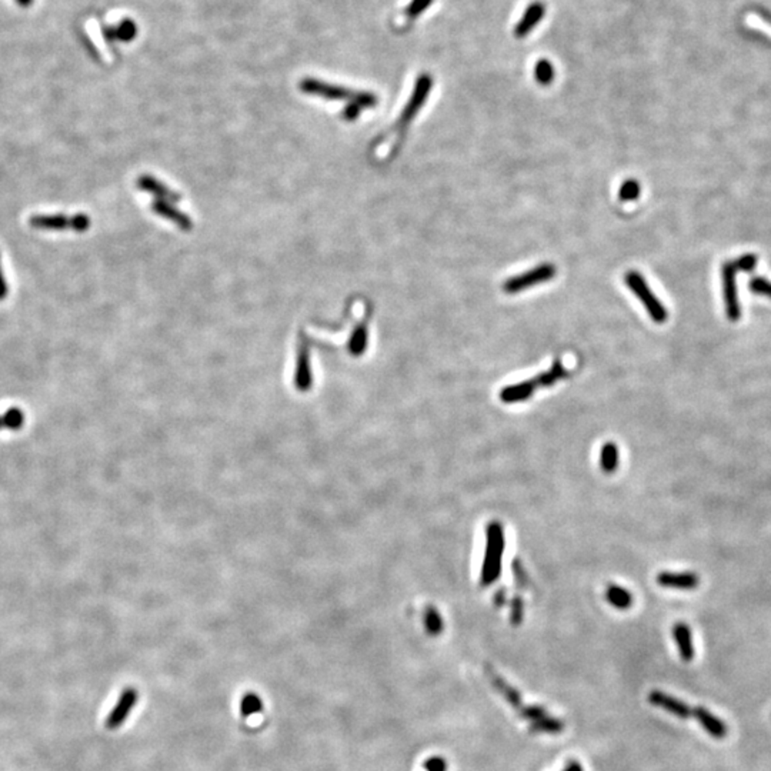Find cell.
<instances>
[{
    "label": "cell",
    "mask_w": 771,
    "mask_h": 771,
    "mask_svg": "<svg viewBox=\"0 0 771 771\" xmlns=\"http://www.w3.org/2000/svg\"><path fill=\"white\" fill-rule=\"evenodd\" d=\"M673 637L677 643V649L682 662H691L694 658V646H693V635L691 630L685 623H677L673 627Z\"/></svg>",
    "instance_id": "cell-15"
},
{
    "label": "cell",
    "mask_w": 771,
    "mask_h": 771,
    "mask_svg": "<svg viewBox=\"0 0 771 771\" xmlns=\"http://www.w3.org/2000/svg\"><path fill=\"white\" fill-rule=\"evenodd\" d=\"M600 467L606 473H613L619 467V447L614 443H606L600 452Z\"/></svg>",
    "instance_id": "cell-19"
},
{
    "label": "cell",
    "mask_w": 771,
    "mask_h": 771,
    "mask_svg": "<svg viewBox=\"0 0 771 771\" xmlns=\"http://www.w3.org/2000/svg\"><path fill=\"white\" fill-rule=\"evenodd\" d=\"M563 771H584V768L577 761H570Z\"/></svg>",
    "instance_id": "cell-34"
},
{
    "label": "cell",
    "mask_w": 771,
    "mask_h": 771,
    "mask_svg": "<svg viewBox=\"0 0 771 771\" xmlns=\"http://www.w3.org/2000/svg\"><path fill=\"white\" fill-rule=\"evenodd\" d=\"M606 600L614 609L626 610L633 604V596L629 590L617 584H609L606 590Z\"/></svg>",
    "instance_id": "cell-17"
},
{
    "label": "cell",
    "mask_w": 771,
    "mask_h": 771,
    "mask_svg": "<svg viewBox=\"0 0 771 771\" xmlns=\"http://www.w3.org/2000/svg\"><path fill=\"white\" fill-rule=\"evenodd\" d=\"M504 530L500 523L493 521L486 532V552L481 568V586H489L499 580L501 573V559L504 553Z\"/></svg>",
    "instance_id": "cell-2"
},
{
    "label": "cell",
    "mask_w": 771,
    "mask_h": 771,
    "mask_svg": "<svg viewBox=\"0 0 771 771\" xmlns=\"http://www.w3.org/2000/svg\"><path fill=\"white\" fill-rule=\"evenodd\" d=\"M693 717L700 723L703 729L706 730L713 739L723 740V739L727 737V734H729V727H727V724L721 718L716 717L707 709L696 707L694 712H693Z\"/></svg>",
    "instance_id": "cell-12"
},
{
    "label": "cell",
    "mask_w": 771,
    "mask_h": 771,
    "mask_svg": "<svg viewBox=\"0 0 771 771\" xmlns=\"http://www.w3.org/2000/svg\"><path fill=\"white\" fill-rule=\"evenodd\" d=\"M300 91L307 95L322 96L328 100H347L350 103L359 104L360 107H373L379 103L378 97L371 93L355 92L346 89V87L328 84L317 79H304L300 83Z\"/></svg>",
    "instance_id": "cell-3"
},
{
    "label": "cell",
    "mask_w": 771,
    "mask_h": 771,
    "mask_svg": "<svg viewBox=\"0 0 771 771\" xmlns=\"http://www.w3.org/2000/svg\"><path fill=\"white\" fill-rule=\"evenodd\" d=\"M425 624H426V629H427L429 634H431V635H438L440 633L443 631V619H442V615H440L438 611H437L436 609H433V607H429V609L426 610V614H425Z\"/></svg>",
    "instance_id": "cell-24"
},
{
    "label": "cell",
    "mask_w": 771,
    "mask_h": 771,
    "mask_svg": "<svg viewBox=\"0 0 771 771\" xmlns=\"http://www.w3.org/2000/svg\"><path fill=\"white\" fill-rule=\"evenodd\" d=\"M8 296V283L2 270V260H0V300H3Z\"/></svg>",
    "instance_id": "cell-33"
},
{
    "label": "cell",
    "mask_w": 771,
    "mask_h": 771,
    "mask_svg": "<svg viewBox=\"0 0 771 771\" xmlns=\"http://www.w3.org/2000/svg\"><path fill=\"white\" fill-rule=\"evenodd\" d=\"M734 268L737 272H752L756 264H757V256L756 254H744L741 257H739L736 261H733Z\"/></svg>",
    "instance_id": "cell-29"
},
{
    "label": "cell",
    "mask_w": 771,
    "mask_h": 771,
    "mask_svg": "<svg viewBox=\"0 0 771 771\" xmlns=\"http://www.w3.org/2000/svg\"><path fill=\"white\" fill-rule=\"evenodd\" d=\"M624 283L627 284V288H630V290L635 295V297L643 303L649 316L656 323H665L667 320V317H669L667 308L650 290L644 277L640 273L635 272V270L627 272L624 275Z\"/></svg>",
    "instance_id": "cell-4"
},
{
    "label": "cell",
    "mask_w": 771,
    "mask_h": 771,
    "mask_svg": "<svg viewBox=\"0 0 771 771\" xmlns=\"http://www.w3.org/2000/svg\"><path fill=\"white\" fill-rule=\"evenodd\" d=\"M736 268L733 261H727L723 264L721 275H723V289H724V301H725V313L729 320L737 322L741 316L739 296H737V284H736Z\"/></svg>",
    "instance_id": "cell-7"
},
{
    "label": "cell",
    "mask_w": 771,
    "mask_h": 771,
    "mask_svg": "<svg viewBox=\"0 0 771 771\" xmlns=\"http://www.w3.org/2000/svg\"><path fill=\"white\" fill-rule=\"evenodd\" d=\"M153 210H154V213H158L159 216H162L167 220H171V222H174L179 227H182L185 230L192 229L190 219L186 214H183L182 212H179L176 207H173L170 202L154 201Z\"/></svg>",
    "instance_id": "cell-16"
},
{
    "label": "cell",
    "mask_w": 771,
    "mask_h": 771,
    "mask_svg": "<svg viewBox=\"0 0 771 771\" xmlns=\"http://www.w3.org/2000/svg\"><path fill=\"white\" fill-rule=\"evenodd\" d=\"M431 86H433V79L429 73H423L418 76L416 84H414V91L403 110V113L399 119V127H406L413 118L418 113V110L423 107V104L426 103L429 93L431 91Z\"/></svg>",
    "instance_id": "cell-6"
},
{
    "label": "cell",
    "mask_w": 771,
    "mask_h": 771,
    "mask_svg": "<svg viewBox=\"0 0 771 771\" xmlns=\"http://www.w3.org/2000/svg\"><path fill=\"white\" fill-rule=\"evenodd\" d=\"M520 714H521L523 718L530 720L533 723V721H537V720L546 717L547 712L540 706H526V707L520 709Z\"/></svg>",
    "instance_id": "cell-30"
},
{
    "label": "cell",
    "mask_w": 771,
    "mask_h": 771,
    "mask_svg": "<svg viewBox=\"0 0 771 771\" xmlns=\"http://www.w3.org/2000/svg\"><path fill=\"white\" fill-rule=\"evenodd\" d=\"M73 219L66 214H36L29 219V225L37 230H72Z\"/></svg>",
    "instance_id": "cell-13"
},
{
    "label": "cell",
    "mask_w": 771,
    "mask_h": 771,
    "mask_svg": "<svg viewBox=\"0 0 771 771\" xmlns=\"http://www.w3.org/2000/svg\"><path fill=\"white\" fill-rule=\"evenodd\" d=\"M640 193H642L640 185H638L635 180H626L619 190V197L622 202H633L640 196Z\"/></svg>",
    "instance_id": "cell-26"
},
{
    "label": "cell",
    "mask_w": 771,
    "mask_h": 771,
    "mask_svg": "<svg viewBox=\"0 0 771 771\" xmlns=\"http://www.w3.org/2000/svg\"><path fill=\"white\" fill-rule=\"evenodd\" d=\"M16 2H17L21 8H29V6L33 3V0H16Z\"/></svg>",
    "instance_id": "cell-35"
},
{
    "label": "cell",
    "mask_w": 771,
    "mask_h": 771,
    "mask_svg": "<svg viewBox=\"0 0 771 771\" xmlns=\"http://www.w3.org/2000/svg\"><path fill=\"white\" fill-rule=\"evenodd\" d=\"M564 729V724L563 721L553 718L550 716H546L537 721H533L530 725V732L533 733H550V734H556V733H561Z\"/></svg>",
    "instance_id": "cell-21"
},
{
    "label": "cell",
    "mask_w": 771,
    "mask_h": 771,
    "mask_svg": "<svg viewBox=\"0 0 771 771\" xmlns=\"http://www.w3.org/2000/svg\"><path fill=\"white\" fill-rule=\"evenodd\" d=\"M263 710V703L254 693H248L240 701V713L243 717H250Z\"/></svg>",
    "instance_id": "cell-23"
},
{
    "label": "cell",
    "mask_w": 771,
    "mask_h": 771,
    "mask_svg": "<svg viewBox=\"0 0 771 771\" xmlns=\"http://www.w3.org/2000/svg\"><path fill=\"white\" fill-rule=\"evenodd\" d=\"M426 771H447V761L443 757H430L425 761Z\"/></svg>",
    "instance_id": "cell-31"
},
{
    "label": "cell",
    "mask_w": 771,
    "mask_h": 771,
    "mask_svg": "<svg viewBox=\"0 0 771 771\" xmlns=\"http://www.w3.org/2000/svg\"><path fill=\"white\" fill-rule=\"evenodd\" d=\"M513 600H514V602H513V606H512V615H510V619H512V624H513V626H519V624L521 623V620H523V603H521V600H520L519 597H516V599H513Z\"/></svg>",
    "instance_id": "cell-32"
},
{
    "label": "cell",
    "mask_w": 771,
    "mask_h": 771,
    "mask_svg": "<svg viewBox=\"0 0 771 771\" xmlns=\"http://www.w3.org/2000/svg\"><path fill=\"white\" fill-rule=\"evenodd\" d=\"M138 698H139V694L135 689L129 687V689L123 690L118 704L113 707V710L110 712V714L106 720V724H107L110 730L119 729V727L123 724V721L129 717L131 709L135 707Z\"/></svg>",
    "instance_id": "cell-9"
},
{
    "label": "cell",
    "mask_w": 771,
    "mask_h": 771,
    "mask_svg": "<svg viewBox=\"0 0 771 771\" xmlns=\"http://www.w3.org/2000/svg\"><path fill=\"white\" fill-rule=\"evenodd\" d=\"M557 275V269L552 263H543L539 266L533 268L532 270L524 272L521 275L509 277L503 283V290L509 295L520 293L526 289H530L533 286L547 283Z\"/></svg>",
    "instance_id": "cell-5"
},
{
    "label": "cell",
    "mask_w": 771,
    "mask_h": 771,
    "mask_svg": "<svg viewBox=\"0 0 771 771\" xmlns=\"http://www.w3.org/2000/svg\"><path fill=\"white\" fill-rule=\"evenodd\" d=\"M367 344V324L364 326L360 324V327L356 328V332L353 333V337H351L350 342V351L353 355H359L364 350V346Z\"/></svg>",
    "instance_id": "cell-25"
},
{
    "label": "cell",
    "mask_w": 771,
    "mask_h": 771,
    "mask_svg": "<svg viewBox=\"0 0 771 771\" xmlns=\"http://www.w3.org/2000/svg\"><path fill=\"white\" fill-rule=\"evenodd\" d=\"M138 186L140 190L147 192L150 194H153L156 197V201H166V202H176L180 199V196L178 193L171 192L169 187H166L162 182L156 180L153 178V176H147L143 174L138 179Z\"/></svg>",
    "instance_id": "cell-14"
},
{
    "label": "cell",
    "mask_w": 771,
    "mask_h": 771,
    "mask_svg": "<svg viewBox=\"0 0 771 771\" xmlns=\"http://www.w3.org/2000/svg\"><path fill=\"white\" fill-rule=\"evenodd\" d=\"M431 3L433 0H411L409 6L406 8V16L409 19H416L418 15L426 12Z\"/></svg>",
    "instance_id": "cell-28"
},
{
    "label": "cell",
    "mask_w": 771,
    "mask_h": 771,
    "mask_svg": "<svg viewBox=\"0 0 771 771\" xmlns=\"http://www.w3.org/2000/svg\"><path fill=\"white\" fill-rule=\"evenodd\" d=\"M649 701H650V704H653V706L663 709V710L669 712L670 714H673L678 718L686 720V718L693 717L694 709H691L687 703L681 701V700H678V698H676L670 694H666L663 691H660V690H653L649 694Z\"/></svg>",
    "instance_id": "cell-8"
},
{
    "label": "cell",
    "mask_w": 771,
    "mask_h": 771,
    "mask_svg": "<svg viewBox=\"0 0 771 771\" xmlns=\"http://www.w3.org/2000/svg\"><path fill=\"white\" fill-rule=\"evenodd\" d=\"M748 288H750V290L756 295L771 297V281H768L767 279L756 276L748 281Z\"/></svg>",
    "instance_id": "cell-27"
},
{
    "label": "cell",
    "mask_w": 771,
    "mask_h": 771,
    "mask_svg": "<svg viewBox=\"0 0 771 771\" xmlns=\"http://www.w3.org/2000/svg\"><path fill=\"white\" fill-rule=\"evenodd\" d=\"M657 584L666 588L694 590L700 584V577L691 571H662L657 575Z\"/></svg>",
    "instance_id": "cell-10"
},
{
    "label": "cell",
    "mask_w": 771,
    "mask_h": 771,
    "mask_svg": "<svg viewBox=\"0 0 771 771\" xmlns=\"http://www.w3.org/2000/svg\"><path fill=\"white\" fill-rule=\"evenodd\" d=\"M544 15H546V5L543 2L530 3L521 15V19L517 21V25L514 26L513 35L517 39L526 37L540 24Z\"/></svg>",
    "instance_id": "cell-11"
},
{
    "label": "cell",
    "mask_w": 771,
    "mask_h": 771,
    "mask_svg": "<svg viewBox=\"0 0 771 771\" xmlns=\"http://www.w3.org/2000/svg\"><path fill=\"white\" fill-rule=\"evenodd\" d=\"M490 680L493 682V686L499 690V693L508 700V703L510 706H513L514 709H521V697L519 694V691L516 689H513L510 685H508L501 677H499L497 674H494L493 671L487 670Z\"/></svg>",
    "instance_id": "cell-18"
},
{
    "label": "cell",
    "mask_w": 771,
    "mask_h": 771,
    "mask_svg": "<svg viewBox=\"0 0 771 771\" xmlns=\"http://www.w3.org/2000/svg\"><path fill=\"white\" fill-rule=\"evenodd\" d=\"M104 33H106V36H107L109 39H112V40H113V39H118V40H120V41H130L131 39H133V37L136 36L138 29H136V25L133 24V21H131V20H124V21H122V24H120L119 26H116V28L106 29Z\"/></svg>",
    "instance_id": "cell-20"
},
{
    "label": "cell",
    "mask_w": 771,
    "mask_h": 771,
    "mask_svg": "<svg viewBox=\"0 0 771 771\" xmlns=\"http://www.w3.org/2000/svg\"><path fill=\"white\" fill-rule=\"evenodd\" d=\"M567 374H568V371L564 369L563 363L560 360H556L553 363L552 369L540 373L539 376H536L530 380L520 382L517 384H512V386L504 387L500 391V399L504 403L524 402L527 399H530L536 390L553 386L556 382L564 379Z\"/></svg>",
    "instance_id": "cell-1"
},
{
    "label": "cell",
    "mask_w": 771,
    "mask_h": 771,
    "mask_svg": "<svg viewBox=\"0 0 771 771\" xmlns=\"http://www.w3.org/2000/svg\"><path fill=\"white\" fill-rule=\"evenodd\" d=\"M535 79L543 86L552 83L555 79V68L552 62L547 59H540L535 66Z\"/></svg>",
    "instance_id": "cell-22"
}]
</instances>
